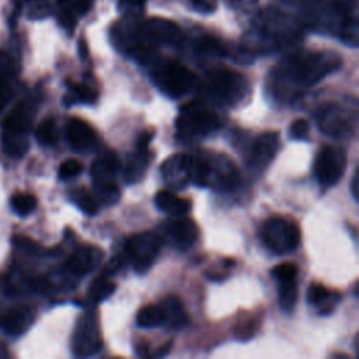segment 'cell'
<instances>
[{"instance_id":"6da1fadb","label":"cell","mask_w":359,"mask_h":359,"mask_svg":"<svg viewBox=\"0 0 359 359\" xmlns=\"http://www.w3.org/2000/svg\"><path fill=\"white\" fill-rule=\"evenodd\" d=\"M339 55L334 52H297L282 60L271 73V88L276 95L293 97L338 70Z\"/></svg>"},{"instance_id":"7a4b0ae2","label":"cell","mask_w":359,"mask_h":359,"mask_svg":"<svg viewBox=\"0 0 359 359\" xmlns=\"http://www.w3.org/2000/svg\"><path fill=\"white\" fill-rule=\"evenodd\" d=\"M191 180L198 187L227 191L238 184L240 175L230 157L215 151H199L192 157Z\"/></svg>"},{"instance_id":"3957f363","label":"cell","mask_w":359,"mask_h":359,"mask_svg":"<svg viewBox=\"0 0 359 359\" xmlns=\"http://www.w3.org/2000/svg\"><path fill=\"white\" fill-rule=\"evenodd\" d=\"M35 101H20L6 116L3 122L1 147L10 157H22L29 149L28 132L31 130L35 116Z\"/></svg>"},{"instance_id":"277c9868","label":"cell","mask_w":359,"mask_h":359,"mask_svg":"<svg viewBox=\"0 0 359 359\" xmlns=\"http://www.w3.org/2000/svg\"><path fill=\"white\" fill-rule=\"evenodd\" d=\"M156 87L170 98H182L198 84L196 76L177 60H161L151 70Z\"/></svg>"},{"instance_id":"5b68a950","label":"cell","mask_w":359,"mask_h":359,"mask_svg":"<svg viewBox=\"0 0 359 359\" xmlns=\"http://www.w3.org/2000/svg\"><path fill=\"white\" fill-rule=\"evenodd\" d=\"M206 88L208 94L219 104L234 107L247 95L248 86L243 74L229 69H219L209 74Z\"/></svg>"},{"instance_id":"8992f818","label":"cell","mask_w":359,"mask_h":359,"mask_svg":"<svg viewBox=\"0 0 359 359\" xmlns=\"http://www.w3.org/2000/svg\"><path fill=\"white\" fill-rule=\"evenodd\" d=\"M220 126L217 115L198 101L184 105L177 118L178 133L187 137H202L216 132Z\"/></svg>"},{"instance_id":"52a82bcc","label":"cell","mask_w":359,"mask_h":359,"mask_svg":"<svg viewBox=\"0 0 359 359\" xmlns=\"http://www.w3.org/2000/svg\"><path fill=\"white\" fill-rule=\"evenodd\" d=\"M264 244L278 255L292 252L300 244V229L296 223L283 217L268 219L261 230Z\"/></svg>"},{"instance_id":"ba28073f","label":"cell","mask_w":359,"mask_h":359,"mask_svg":"<svg viewBox=\"0 0 359 359\" xmlns=\"http://www.w3.org/2000/svg\"><path fill=\"white\" fill-rule=\"evenodd\" d=\"M161 237L153 231H143L130 236L126 240L125 251L126 257L137 273H146L154 264L160 250Z\"/></svg>"},{"instance_id":"9c48e42d","label":"cell","mask_w":359,"mask_h":359,"mask_svg":"<svg viewBox=\"0 0 359 359\" xmlns=\"http://www.w3.org/2000/svg\"><path fill=\"white\" fill-rule=\"evenodd\" d=\"M346 167V153L338 146H323L314 160V174L317 181L328 188L335 185Z\"/></svg>"},{"instance_id":"30bf717a","label":"cell","mask_w":359,"mask_h":359,"mask_svg":"<svg viewBox=\"0 0 359 359\" xmlns=\"http://www.w3.org/2000/svg\"><path fill=\"white\" fill-rule=\"evenodd\" d=\"M102 345L101 331L97 316L94 313H86L74 328L72 337V351L77 358H87L95 355Z\"/></svg>"},{"instance_id":"8fae6325","label":"cell","mask_w":359,"mask_h":359,"mask_svg":"<svg viewBox=\"0 0 359 359\" xmlns=\"http://www.w3.org/2000/svg\"><path fill=\"white\" fill-rule=\"evenodd\" d=\"M316 121L324 133L339 137L351 133L355 118H351L349 111H346L344 107L330 102L316 111Z\"/></svg>"},{"instance_id":"7c38bea8","label":"cell","mask_w":359,"mask_h":359,"mask_svg":"<svg viewBox=\"0 0 359 359\" xmlns=\"http://www.w3.org/2000/svg\"><path fill=\"white\" fill-rule=\"evenodd\" d=\"M191 164L192 157L187 153H175L167 157L160 167L163 181L172 189L185 188L191 181Z\"/></svg>"},{"instance_id":"4fadbf2b","label":"cell","mask_w":359,"mask_h":359,"mask_svg":"<svg viewBox=\"0 0 359 359\" xmlns=\"http://www.w3.org/2000/svg\"><path fill=\"white\" fill-rule=\"evenodd\" d=\"M139 28L142 34L153 43H177L182 38V32L180 27L165 18H149L146 21L139 22Z\"/></svg>"},{"instance_id":"5bb4252c","label":"cell","mask_w":359,"mask_h":359,"mask_svg":"<svg viewBox=\"0 0 359 359\" xmlns=\"http://www.w3.org/2000/svg\"><path fill=\"white\" fill-rule=\"evenodd\" d=\"M280 142L276 132H265L258 136L248 151V165L255 170L265 168L276 156Z\"/></svg>"},{"instance_id":"9a60e30c","label":"cell","mask_w":359,"mask_h":359,"mask_svg":"<svg viewBox=\"0 0 359 359\" xmlns=\"http://www.w3.org/2000/svg\"><path fill=\"white\" fill-rule=\"evenodd\" d=\"M66 139L73 150L88 151L97 143V133L86 121L70 118L66 123Z\"/></svg>"},{"instance_id":"2e32d148","label":"cell","mask_w":359,"mask_h":359,"mask_svg":"<svg viewBox=\"0 0 359 359\" xmlns=\"http://www.w3.org/2000/svg\"><path fill=\"white\" fill-rule=\"evenodd\" d=\"M104 251L98 247H80L66 261V268L70 273L83 276L94 271L102 261Z\"/></svg>"},{"instance_id":"e0dca14e","label":"cell","mask_w":359,"mask_h":359,"mask_svg":"<svg viewBox=\"0 0 359 359\" xmlns=\"http://www.w3.org/2000/svg\"><path fill=\"white\" fill-rule=\"evenodd\" d=\"M119 171V160L115 151L105 150L95 157L91 164V178L94 187L115 184L116 174Z\"/></svg>"},{"instance_id":"ac0fdd59","label":"cell","mask_w":359,"mask_h":359,"mask_svg":"<svg viewBox=\"0 0 359 359\" xmlns=\"http://www.w3.org/2000/svg\"><path fill=\"white\" fill-rule=\"evenodd\" d=\"M35 320V310L27 306L14 307L0 317V328L8 334L20 335L25 332Z\"/></svg>"},{"instance_id":"d6986e66","label":"cell","mask_w":359,"mask_h":359,"mask_svg":"<svg viewBox=\"0 0 359 359\" xmlns=\"http://www.w3.org/2000/svg\"><path fill=\"white\" fill-rule=\"evenodd\" d=\"M167 234L174 245L184 250L196 241L199 230L194 220L178 216V219L172 220L167 227Z\"/></svg>"},{"instance_id":"ffe728a7","label":"cell","mask_w":359,"mask_h":359,"mask_svg":"<svg viewBox=\"0 0 359 359\" xmlns=\"http://www.w3.org/2000/svg\"><path fill=\"white\" fill-rule=\"evenodd\" d=\"M151 156L153 154L147 149H136L133 153L129 154L123 170V177L128 184H133L142 180L150 164Z\"/></svg>"},{"instance_id":"44dd1931","label":"cell","mask_w":359,"mask_h":359,"mask_svg":"<svg viewBox=\"0 0 359 359\" xmlns=\"http://www.w3.org/2000/svg\"><path fill=\"white\" fill-rule=\"evenodd\" d=\"M154 202L161 212L168 213L171 216H184L191 209V203L188 199L180 198L178 195H175L172 191H168V189L160 191L154 196Z\"/></svg>"},{"instance_id":"7402d4cb","label":"cell","mask_w":359,"mask_h":359,"mask_svg":"<svg viewBox=\"0 0 359 359\" xmlns=\"http://www.w3.org/2000/svg\"><path fill=\"white\" fill-rule=\"evenodd\" d=\"M161 309L164 313V323H168V325H171L172 328L184 327L189 320L181 300L174 294H170L163 300Z\"/></svg>"},{"instance_id":"603a6c76","label":"cell","mask_w":359,"mask_h":359,"mask_svg":"<svg viewBox=\"0 0 359 359\" xmlns=\"http://www.w3.org/2000/svg\"><path fill=\"white\" fill-rule=\"evenodd\" d=\"M297 278L278 280V300L283 311H292L297 302Z\"/></svg>"},{"instance_id":"cb8c5ba5","label":"cell","mask_w":359,"mask_h":359,"mask_svg":"<svg viewBox=\"0 0 359 359\" xmlns=\"http://www.w3.org/2000/svg\"><path fill=\"white\" fill-rule=\"evenodd\" d=\"M136 324L140 328H154L164 324V313L161 306L149 304L142 307L136 316Z\"/></svg>"},{"instance_id":"d4e9b609","label":"cell","mask_w":359,"mask_h":359,"mask_svg":"<svg viewBox=\"0 0 359 359\" xmlns=\"http://www.w3.org/2000/svg\"><path fill=\"white\" fill-rule=\"evenodd\" d=\"M116 289L115 282L109 280L107 276L95 278L88 287V299L93 303H101L108 299Z\"/></svg>"},{"instance_id":"484cf974","label":"cell","mask_w":359,"mask_h":359,"mask_svg":"<svg viewBox=\"0 0 359 359\" xmlns=\"http://www.w3.org/2000/svg\"><path fill=\"white\" fill-rule=\"evenodd\" d=\"M35 137L38 140V143H41L42 146H55L57 143V126H56V121L52 116L45 118L36 128L35 130Z\"/></svg>"},{"instance_id":"4316f807","label":"cell","mask_w":359,"mask_h":359,"mask_svg":"<svg viewBox=\"0 0 359 359\" xmlns=\"http://www.w3.org/2000/svg\"><path fill=\"white\" fill-rule=\"evenodd\" d=\"M72 201L80 208V210H83L86 215H95L98 212L100 203L97 201V198L94 195H91L87 189L80 188V189H74L70 194Z\"/></svg>"},{"instance_id":"83f0119b","label":"cell","mask_w":359,"mask_h":359,"mask_svg":"<svg viewBox=\"0 0 359 359\" xmlns=\"http://www.w3.org/2000/svg\"><path fill=\"white\" fill-rule=\"evenodd\" d=\"M10 203H11V208L15 213H18L21 216H25V215H29L31 212H34L36 209L38 201L31 194H15V195H13Z\"/></svg>"},{"instance_id":"f1b7e54d","label":"cell","mask_w":359,"mask_h":359,"mask_svg":"<svg viewBox=\"0 0 359 359\" xmlns=\"http://www.w3.org/2000/svg\"><path fill=\"white\" fill-rule=\"evenodd\" d=\"M94 188H95V198L98 203L101 202L102 205H114L121 198V191L116 184H108V185H101Z\"/></svg>"},{"instance_id":"f546056e","label":"cell","mask_w":359,"mask_h":359,"mask_svg":"<svg viewBox=\"0 0 359 359\" xmlns=\"http://www.w3.org/2000/svg\"><path fill=\"white\" fill-rule=\"evenodd\" d=\"M330 290L321 285V283H316L313 282L309 289H307V302L311 304V306H316V307H320L325 300L327 297L330 296Z\"/></svg>"},{"instance_id":"4dcf8cb0","label":"cell","mask_w":359,"mask_h":359,"mask_svg":"<svg viewBox=\"0 0 359 359\" xmlns=\"http://www.w3.org/2000/svg\"><path fill=\"white\" fill-rule=\"evenodd\" d=\"M81 171H83V164L74 158H69L59 165L57 175L60 180H70L81 174Z\"/></svg>"},{"instance_id":"1f68e13d","label":"cell","mask_w":359,"mask_h":359,"mask_svg":"<svg viewBox=\"0 0 359 359\" xmlns=\"http://www.w3.org/2000/svg\"><path fill=\"white\" fill-rule=\"evenodd\" d=\"M70 87H72L70 91L73 94V100L77 98V100H81L84 102H94L98 97L97 90L91 88L87 84H70Z\"/></svg>"},{"instance_id":"d6a6232c","label":"cell","mask_w":359,"mask_h":359,"mask_svg":"<svg viewBox=\"0 0 359 359\" xmlns=\"http://www.w3.org/2000/svg\"><path fill=\"white\" fill-rule=\"evenodd\" d=\"M309 122L304 118L294 119L289 126V135L293 140H307L309 139Z\"/></svg>"},{"instance_id":"836d02e7","label":"cell","mask_w":359,"mask_h":359,"mask_svg":"<svg viewBox=\"0 0 359 359\" xmlns=\"http://www.w3.org/2000/svg\"><path fill=\"white\" fill-rule=\"evenodd\" d=\"M271 275L278 280H286V279H293L297 278V266L292 262H283L272 268Z\"/></svg>"},{"instance_id":"e575fe53","label":"cell","mask_w":359,"mask_h":359,"mask_svg":"<svg viewBox=\"0 0 359 359\" xmlns=\"http://www.w3.org/2000/svg\"><path fill=\"white\" fill-rule=\"evenodd\" d=\"M198 52L206 53V55H213V56H220V55H224V48L216 39L203 38L198 43Z\"/></svg>"},{"instance_id":"d590c367","label":"cell","mask_w":359,"mask_h":359,"mask_svg":"<svg viewBox=\"0 0 359 359\" xmlns=\"http://www.w3.org/2000/svg\"><path fill=\"white\" fill-rule=\"evenodd\" d=\"M255 321L252 320H245L243 323H238L236 327H234V335L236 338H238L240 341H247V339H251L255 334Z\"/></svg>"},{"instance_id":"8d00e7d4","label":"cell","mask_w":359,"mask_h":359,"mask_svg":"<svg viewBox=\"0 0 359 359\" xmlns=\"http://www.w3.org/2000/svg\"><path fill=\"white\" fill-rule=\"evenodd\" d=\"M13 243L15 244V247L24 250L25 252H29V254H41L42 252V248L39 244H36L34 240L28 238V237H24V236H14L13 237Z\"/></svg>"},{"instance_id":"74e56055","label":"cell","mask_w":359,"mask_h":359,"mask_svg":"<svg viewBox=\"0 0 359 359\" xmlns=\"http://www.w3.org/2000/svg\"><path fill=\"white\" fill-rule=\"evenodd\" d=\"M14 73H15V65L13 59L8 55L0 52V79H4L8 81L14 76Z\"/></svg>"},{"instance_id":"f35d334b","label":"cell","mask_w":359,"mask_h":359,"mask_svg":"<svg viewBox=\"0 0 359 359\" xmlns=\"http://www.w3.org/2000/svg\"><path fill=\"white\" fill-rule=\"evenodd\" d=\"M147 0H119V8L130 15H136L143 11Z\"/></svg>"},{"instance_id":"ab89813d","label":"cell","mask_w":359,"mask_h":359,"mask_svg":"<svg viewBox=\"0 0 359 359\" xmlns=\"http://www.w3.org/2000/svg\"><path fill=\"white\" fill-rule=\"evenodd\" d=\"M191 7L201 14H210L216 10V0H189Z\"/></svg>"},{"instance_id":"60d3db41","label":"cell","mask_w":359,"mask_h":359,"mask_svg":"<svg viewBox=\"0 0 359 359\" xmlns=\"http://www.w3.org/2000/svg\"><path fill=\"white\" fill-rule=\"evenodd\" d=\"M154 137V130L153 129H147V130H142L136 139V149H147L151 139Z\"/></svg>"},{"instance_id":"b9f144b4","label":"cell","mask_w":359,"mask_h":359,"mask_svg":"<svg viewBox=\"0 0 359 359\" xmlns=\"http://www.w3.org/2000/svg\"><path fill=\"white\" fill-rule=\"evenodd\" d=\"M10 98H11V90H10L8 81L4 79H0V112L7 105Z\"/></svg>"},{"instance_id":"7bdbcfd3","label":"cell","mask_w":359,"mask_h":359,"mask_svg":"<svg viewBox=\"0 0 359 359\" xmlns=\"http://www.w3.org/2000/svg\"><path fill=\"white\" fill-rule=\"evenodd\" d=\"M91 7V0H74L73 8L77 14H86Z\"/></svg>"},{"instance_id":"ee69618b","label":"cell","mask_w":359,"mask_h":359,"mask_svg":"<svg viewBox=\"0 0 359 359\" xmlns=\"http://www.w3.org/2000/svg\"><path fill=\"white\" fill-rule=\"evenodd\" d=\"M358 182H359V180H358V168H356L353 175H352V181H351V192H352V196H353L355 201L359 199V196H358V191H359L358 189Z\"/></svg>"},{"instance_id":"f6af8a7d","label":"cell","mask_w":359,"mask_h":359,"mask_svg":"<svg viewBox=\"0 0 359 359\" xmlns=\"http://www.w3.org/2000/svg\"><path fill=\"white\" fill-rule=\"evenodd\" d=\"M136 352H137V355H140V356H144V355H147V344L146 342H139V344H136Z\"/></svg>"},{"instance_id":"bcb514c9","label":"cell","mask_w":359,"mask_h":359,"mask_svg":"<svg viewBox=\"0 0 359 359\" xmlns=\"http://www.w3.org/2000/svg\"><path fill=\"white\" fill-rule=\"evenodd\" d=\"M80 49H81V57H86V45H84V42H80Z\"/></svg>"},{"instance_id":"7dc6e473","label":"cell","mask_w":359,"mask_h":359,"mask_svg":"<svg viewBox=\"0 0 359 359\" xmlns=\"http://www.w3.org/2000/svg\"><path fill=\"white\" fill-rule=\"evenodd\" d=\"M353 348H355V351H358V335H355V339H353Z\"/></svg>"}]
</instances>
